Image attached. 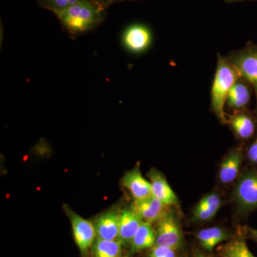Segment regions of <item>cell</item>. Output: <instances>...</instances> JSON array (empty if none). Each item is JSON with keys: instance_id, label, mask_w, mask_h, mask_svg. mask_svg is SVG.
<instances>
[{"instance_id": "obj_15", "label": "cell", "mask_w": 257, "mask_h": 257, "mask_svg": "<svg viewBox=\"0 0 257 257\" xmlns=\"http://www.w3.org/2000/svg\"><path fill=\"white\" fill-rule=\"evenodd\" d=\"M243 160V152L241 148H236L230 152L221 164L219 177L222 183L229 184L234 182L239 175Z\"/></svg>"}, {"instance_id": "obj_2", "label": "cell", "mask_w": 257, "mask_h": 257, "mask_svg": "<svg viewBox=\"0 0 257 257\" xmlns=\"http://www.w3.org/2000/svg\"><path fill=\"white\" fill-rule=\"evenodd\" d=\"M239 78V74L226 57L218 56L216 73L211 88V107L222 124L227 123L228 121L224 111L228 94Z\"/></svg>"}, {"instance_id": "obj_8", "label": "cell", "mask_w": 257, "mask_h": 257, "mask_svg": "<svg viewBox=\"0 0 257 257\" xmlns=\"http://www.w3.org/2000/svg\"><path fill=\"white\" fill-rule=\"evenodd\" d=\"M122 184L128 189L134 201L143 200L152 196L151 183L142 175L140 165L124 174Z\"/></svg>"}, {"instance_id": "obj_22", "label": "cell", "mask_w": 257, "mask_h": 257, "mask_svg": "<svg viewBox=\"0 0 257 257\" xmlns=\"http://www.w3.org/2000/svg\"><path fill=\"white\" fill-rule=\"evenodd\" d=\"M246 155L251 163L257 165V136L254 141L248 147Z\"/></svg>"}, {"instance_id": "obj_10", "label": "cell", "mask_w": 257, "mask_h": 257, "mask_svg": "<svg viewBox=\"0 0 257 257\" xmlns=\"http://www.w3.org/2000/svg\"><path fill=\"white\" fill-rule=\"evenodd\" d=\"M120 210L111 208L96 218L94 221L96 237L105 240H119Z\"/></svg>"}, {"instance_id": "obj_18", "label": "cell", "mask_w": 257, "mask_h": 257, "mask_svg": "<svg viewBox=\"0 0 257 257\" xmlns=\"http://www.w3.org/2000/svg\"><path fill=\"white\" fill-rule=\"evenodd\" d=\"M122 246L119 240H105L96 237L91 251L93 257H121Z\"/></svg>"}, {"instance_id": "obj_26", "label": "cell", "mask_w": 257, "mask_h": 257, "mask_svg": "<svg viewBox=\"0 0 257 257\" xmlns=\"http://www.w3.org/2000/svg\"><path fill=\"white\" fill-rule=\"evenodd\" d=\"M227 3H234V2L245 1V0H226Z\"/></svg>"}, {"instance_id": "obj_24", "label": "cell", "mask_w": 257, "mask_h": 257, "mask_svg": "<svg viewBox=\"0 0 257 257\" xmlns=\"http://www.w3.org/2000/svg\"><path fill=\"white\" fill-rule=\"evenodd\" d=\"M246 234L250 239L253 240L257 243V229L253 228H246Z\"/></svg>"}, {"instance_id": "obj_21", "label": "cell", "mask_w": 257, "mask_h": 257, "mask_svg": "<svg viewBox=\"0 0 257 257\" xmlns=\"http://www.w3.org/2000/svg\"><path fill=\"white\" fill-rule=\"evenodd\" d=\"M148 257H177V253L174 248L155 245L152 248Z\"/></svg>"}, {"instance_id": "obj_11", "label": "cell", "mask_w": 257, "mask_h": 257, "mask_svg": "<svg viewBox=\"0 0 257 257\" xmlns=\"http://www.w3.org/2000/svg\"><path fill=\"white\" fill-rule=\"evenodd\" d=\"M227 123L232 128L238 138L246 140L252 138L256 130V119L246 109L235 111L232 116L228 118Z\"/></svg>"}, {"instance_id": "obj_9", "label": "cell", "mask_w": 257, "mask_h": 257, "mask_svg": "<svg viewBox=\"0 0 257 257\" xmlns=\"http://www.w3.org/2000/svg\"><path fill=\"white\" fill-rule=\"evenodd\" d=\"M122 42L125 48L130 52L141 53L151 45V32L143 25H132L123 34Z\"/></svg>"}, {"instance_id": "obj_12", "label": "cell", "mask_w": 257, "mask_h": 257, "mask_svg": "<svg viewBox=\"0 0 257 257\" xmlns=\"http://www.w3.org/2000/svg\"><path fill=\"white\" fill-rule=\"evenodd\" d=\"M152 185V196L158 199L165 205H176L179 200L175 193L169 185L165 176L158 170L152 169L149 173Z\"/></svg>"}, {"instance_id": "obj_3", "label": "cell", "mask_w": 257, "mask_h": 257, "mask_svg": "<svg viewBox=\"0 0 257 257\" xmlns=\"http://www.w3.org/2000/svg\"><path fill=\"white\" fill-rule=\"evenodd\" d=\"M226 59L236 69L240 78L252 87L257 108V45L248 42L241 50L231 52Z\"/></svg>"}, {"instance_id": "obj_16", "label": "cell", "mask_w": 257, "mask_h": 257, "mask_svg": "<svg viewBox=\"0 0 257 257\" xmlns=\"http://www.w3.org/2000/svg\"><path fill=\"white\" fill-rule=\"evenodd\" d=\"M155 242L156 231L150 223L143 222L132 240L128 254L134 255L146 248H152L155 246Z\"/></svg>"}, {"instance_id": "obj_4", "label": "cell", "mask_w": 257, "mask_h": 257, "mask_svg": "<svg viewBox=\"0 0 257 257\" xmlns=\"http://www.w3.org/2000/svg\"><path fill=\"white\" fill-rule=\"evenodd\" d=\"M234 197L240 214H248L257 209V171L246 170L235 186Z\"/></svg>"}, {"instance_id": "obj_25", "label": "cell", "mask_w": 257, "mask_h": 257, "mask_svg": "<svg viewBox=\"0 0 257 257\" xmlns=\"http://www.w3.org/2000/svg\"><path fill=\"white\" fill-rule=\"evenodd\" d=\"M193 257H215L211 256V255L207 254V253H205L201 251L200 250H195L194 252V255H193Z\"/></svg>"}, {"instance_id": "obj_5", "label": "cell", "mask_w": 257, "mask_h": 257, "mask_svg": "<svg viewBox=\"0 0 257 257\" xmlns=\"http://www.w3.org/2000/svg\"><path fill=\"white\" fill-rule=\"evenodd\" d=\"M64 210L72 224L75 242L83 256H85L96 237L94 225L74 212L67 205L64 206Z\"/></svg>"}, {"instance_id": "obj_23", "label": "cell", "mask_w": 257, "mask_h": 257, "mask_svg": "<svg viewBox=\"0 0 257 257\" xmlns=\"http://www.w3.org/2000/svg\"><path fill=\"white\" fill-rule=\"evenodd\" d=\"M93 1L96 2V3L101 5L102 8L106 10L108 7L114 5L115 3H121V2L135 1V0H93Z\"/></svg>"}, {"instance_id": "obj_14", "label": "cell", "mask_w": 257, "mask_h": 257, "mask_svg": "<svg viewBox=\"0 0 257 257\" xmlns=\"http://www.w3.org/2000/svg\"><path fill=\"white\" fill-rule=\"evenodd\" d=\"M252 89L249 84L239 77L230 90L226 104L235 111L244 110L251 100Z\"/></svg>"}, {"instance_id": "obj_20", "label": "cell", "mask_w": 257, "mask_h": 257, "mask_svg": "<svg viewBox=\"0 0 257 257\" xmlns=\"http://www.w3.org/2000/svg\"><path fill=\"white\" fill-rule=\"evenodd\" d=\"M42 6L50 11H60L75 5L79 0H40Z\"/></svg>"}, {"instance_id": "obj_13", "label": "cell", "mask_w": 257, "mask_h": 257, "mask_svg": "<svg viewBox=\"0 0 257 257\" xmlns=\"http://www.w3.org/2000/svg\"><path fill=\"white\" fill-rule=\"evenodd\" d=\"M143 222L131 207L120 211L119 240L123 245H130L134 236Z\"/></svg>"}, {"instance_id": "obj_6", "label": "cell", "mask_w": 257, "mask_h": 257, "mask_svg": "<svg viewBox=\"0 0 257 257\" xmlns=\"http://www.w3.org/2000/svg\"><path fill=\"white\" fill-rule=\"evenodd\" d=\"M183 242V235L179 221L175 215L169 213L157 224L155 245L177 250L182 247Z\"/></svg>"}, {"instance_id": "obj_17", "label": "cell", "mask_w": 257, "mask_h": 257, "mask_svg": "<svg viewBox=\"0 0 257 257\" xmlns=\"http://www.w3.org/2000/svg\"><path fill=\"white\" fill-rule=\"evenodd\" d=\"M195 236L204 250L211 251L218 244L229 239V234L222 228L211 227L201 230Z\"/></svg>"}, {"instance_id": "obj_1", "label": "cell", "mask_w": 257, "mask_h": 257, "mask_svg": "<svg viewBox=\"0 0 257 257\" xmlns=\"http://www.w3.org/2000/svg\"><path fill=\"white\" fill-rule=\"evenodd\" d=\"M54 14L71 36L77 37L99 26L105 18L106 10L93 0H79Z\"/></svg>"}, {"instance_id": "obj_19", "label": "cell", "mask_w": 257, "mask_h": 257, "mask_svg": "<svg viewBox=\"0 0 257 257\" xmlns=\"http://www.w3.org/2000/svg\"><path fill=\"white\" fill-rule=\"evenodd\" d=\"M221 257H256L249 251L243 236H236L218 248Z\"/></svg>"}, {"instance_id": "obj_7", "label": "cell", "mask_w": 257, "mask_h": 257, "mask_svg": "<svg viewBox=\"0 0 257 257\" xmlns=\"http://www.w3.org/2000/svg\"><path fill=\"white\" fill-rule=\"evenodd\" d=\"M168 206L165 205L158 199L153 197L141 201H134L131 205L133 209L144 222L158 223L169 214Z\"/></svg>"}]
</instances>
